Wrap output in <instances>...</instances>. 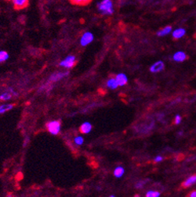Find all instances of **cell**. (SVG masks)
I'll list each match as a JSON object with an SVG mask.
<instances>
[{
	"label": "cell",
	"mask_w": 196,
	"mask_h": 197,
	"mask_svg": "<svg viewBox=\"0 0 196 197\" xmlns=\"http://www.w3.org/2000/svg\"><path fill=\"white\" fill-rule=\"evenodd\" d=\"M181 121H182V117L180 116V115H176V116H175V119H174V123L176 125H179V124L181 123Z\"/></svg>",
	"instance_id": "22"
},
{
	"label": "cell",
	"mask_w": 196,
	"mask_h": 197,
	"mask_svg": "<svg viewBox=\"0 0 196 197\" xmlns=\"http://www.w3.org/2000/svg\"><path fill=\"white\" fill-rule=\"evenodd\" d=\"M9 58V54L6 51H0V62L6 61Z\"/></svg>",
	"instance_id": "20"
},
{
	"label": "cell",
	"mask_w": 196,
	"mask_h": 197,
	"mask_svg": "<svg viewBox=\"0 0 196 197\" xmlns=\"http://www.w3.org/2000/svg\"><path fill=\"white\" fill-rule=\"evenodd\" d=\"M79 130L82 134H86L90 133V131L92 130V125H91L90 123H88V122H85L83 123L82 125L79 127Z\"/></svg>",
	"instance_id": "9"
},
{
	"label": "cell",
	"mask_w": 196,
	"mask_h": 197,
	"mask_svg": "<svg viewBox=\"0 0 196 197\" xmlns=\"http://www.w3.org/2000/svg\"><path fill=\"white\" fill-rule=\"evenodd\" d=\"M14 95L12 89H8V90L4 92L3 94L0 95V101H8L11 99V97Z\"/></svg>",
	"instance_id": "12"
},
{
	"label": "cell",
	"mask_w": 196,
	"mask_h": 197,
	"mask_svg": "<svg viewBox=\"0 0 196 197\" xmlns=\"http://www.w3.org/2000/svg\"><path fill=\"white\" fill-rule=\"evenodd\" d=\"M47 130L51 134L57 135L60 131V123L59 121H51L48 123Z\"/></svg>",
	"instance_id": "2"
},
{
	"label": "cell",
	"mask_w": 196,
	"mask_h": 197,
	"mask_svg": "<svg viewBox=\"0 0 196 197\" xmlns=\"http://www.w3.org/2000/svg\"><path fill=\"white\" fill-rule=\"evenodd\" d=\"M97 8L104 15H111L114 13L113 2L111 0H102L97 4Z\"/></svg>",
	"instance_id": "1"
},
{
	"label": "cell",
	"mask_w": 196,
	"mask_h": 197,
	"mask_svg": "<svg viewBox=\"0 0 196 197\" xmlns=\"http://www.w3.org/2000/svg\"><path fill=\"white\" fill-rule=\"evenodd\" d=\"M75 64H76V57L74 56H68L60 62V66L64 68H71L75 65Z\"/></svg>",
	"instance_id": "4"
},
{
	"label": "cell",
	"mask_w": 196,
	"mask_h": 197,
	"mask_svg": "<svg viewBox=\"0 0 196 197\" xmlns=\"http://www.w3.org/2000/svg\"><path fill=\"white\" fill-rule=\"evenodd\" d=\"M145 184V182H144V181H141V182H137L136 184V185H135V187L136 188V189H141V188L143 187L144 184Z\"/></svg>",
	"instance_id": "23"
},
{
	"label": "cell",
	"mask_w": 196,
	"mask_h": 197,
	"mask_svg": "<svg viewBox=\"0 0 196 197\" xmlns=\"http://www.w3.org/2000/svg\"><path fill=\"white\" fill-rule=\"evenodd\" d=\"M185 34H186V30L184 28H180L174 30V32H172V36L174 39H181L185 36Z\"/></svg>",
	"instance_id": "8"
},
{
	"label": "cell",
	"mask_w": 196,
	"mask_h": 197,
	"mask_svg": "<svg viewBox=\"0 0 196 197\" xmlns=\"http://www.w3.org/2000/svg\"><path fill=\"white\" fill-rule=\"evenodd\" d=\"M196 183V175H192L191 177H189L188 178H187L182 184V186L183 188H188L190 187L191 185H193L194 184Z\"/></svg>",
	"instance_id": "11"
},
{
	"label": "cell",
	"mask_w": 196,
	"mask_h": 197,
	"mask_svg": "<svg viewBox=\"0 0 196 197\" xmlns=\"http://www.w3.org/2000/svg\"><path fill=\"white\" fill-rule=\"evenodd\" d=\"M171 32H172V27L171 26H166V27L163 28L160 31H158V32H157V36H160V37H162V36H166L167 35H169Z\"/></svg>",
	"instance_id": "14"
},
{
	"label": "cell",
	"mask_w": 196,
	"mask_h": 197,
	"mask_svg": "<svg viewBox=\"0 0 196 197\" xmlns=\"http://www.w3.org/2000/svg\"><path fill=\"white\" fill-rule=\"evenodd\" d=\"M164 67H165V64H164L163 61H158L155 63H154L150 67V72L152 73H158L163 70Z\"/></svg>",
	"instance_id": "5"
},
{
	"label": "cell",
	"mask_w": 196,
	"mask_h": 197,
	"mask_svg": "<svg viewBox=\"0 0 196 197\" xmlns=\"http://www.w3.org/2000/svg\"><path fill=\"white\" fill-rule=\"evenodd\" d=\"M107 86L111 90H116L118 86V84L116 81V78H111L109 79L107 82Z\"/></svg>",
	"instance_id": "15"
},
{
	"label": "cell",
	"mask_w": 196,
	"mask_h": 197,
	"mask_svg": "<svg viewBox=\"0 0 196 197\" xmlns=\"http://www.w3.org/2000/svg\"><path fill=\"white\" fill-rule=\"evenodd\" d=\"M116 79L118 84V86H125L127 82H128V78L126 76V74L119 73L116 76Z\"/></svg>",
	"instance_id": "6"
},
{
	"label": "cell",
	"mask_w": 196,
	"mask_h": 197,
	"mask_svg": "<svg viewBox=\"0 0 196 197\" xmlns=\"http://www.w3.org/2000/svg\"><path fill=\"white\" fill-rule=\"evenodd\" d=\"M125 170L123 167H117L114 170V176L117 178H120L124 175Z\"/></svg>",
	"instance_id": "16"
},
{
	"label": "cell",
	"mask_w": 196,
	"mask_h": 197,
	"mask_svg": "<svg viewBox=\"0 0 196 197\" xmlns=\"http://www.w3.org/2000/svg\"><path fill=\"white\" fill-rule=\"evenodd\" d=\"M13 105L11 104H3L0 106V114H3L6 111H9V110H11L13 109Z\"/></svg>",
	"instance_id": "17"
},
{
	"label": "cell",
	"mask_w": 196,
	"mask_h": 197,
	"mask_svg": "<svg viewBox=\"0 0 196 197\" xmlns=\"http://www.w3.org/2000/svg\"><path fill=\"white\" fill-rule=\"evenodd\" d=\"M74 142H75L76 144H77V145H82L83 144V142H84V139H83V137L78 136L75 138Z\"/></svg>",
	"instance_id": "21"
},
{
	"label": "cell",
	"mask_w": 196,
	"mask_h": 197,
	"mask_svg": "<svg viewBox=\"0 0 196 197\" xmlns=\"http://www.w3.org/2000/svg\"><path fill=\"white\" fill-rule=\"evenodd\" d=\"M68 75V72H57V73L53 74L52 76H50V80L51 82H57V81L60 80L61 79H63L64 77H65Z\"/></svg>",
	"instance_id": "10"
},
{
	"label": "cell",
	"mask_w": 196,
	"mask_h": 197,
	"mask_svg": "<svg viewBox=\"0 0 196 197\" xmlns=\"http://www.w3.org/2000/svg\"><path fill=\"white\" fill-rule=\"evenodd\" d=\"M94 39L93 34L90 32H86L83 34L80 39V44L83 46H86L89 44H90Z\"/></svg>",
	"instance_id": "3"
},
{
	"label": "cell",
	"mask_w": 196,
	"mask_h": 197,
	"mask_svg": "<svg viewBox=\"0 0 196 197\" xmlns=\"http://www.w3.org/2000/svg\"><path fill=\"white\" fill-rule=\"evenodd\" d=\"M13 5L17 9H23L28 4V0H13Z\"/></svg>",
	"instance_id": "13"
},
{
	"label": "cell",
	"mask_w": 196,
	"mask_h": 197,
	"mask_svg": "<svg viewBox=\"0 0 196 197\" xmlns=\"http://www.w3.org/2000/svg\"><path fill=\"white\" fill-rule=\"evenodd\" d=\"M146 197H158L160 196V192L157 191H148L146 193Z\"/></svg>",
	"instance_id": "19"
},
{
	"label": "cell",
	"mask_w": 196,
	"mask_h": 197,
	"mask_svg": "<svg viewBox=\"0 0 196 197\" xmlns=\"http://www.w3.org/2000/svg\"><path fill=\"white\" fill-rule=\"evenodd\" d=\"M70 1L76 5H85L90 2V0H70Z\"/></svg>",
	"instance_id": "18"
},
{
	"label": "cell",
	"mask_w": 196,
	"mask_h": 197,
	"mask_svg": "<svg viewBox=\"0 0 196 197\" xmlns=\"http://www.w3.org/2000/svg\"><path fill=\"white\" fill-rule=\"evenodd\" d=\"M173 59L176 62H183L187 59V54L183 51H177L173 56Z\"/></svg>",
	"instance_id": "7"
},
{
	"label": "cell",
	"mask_w": 196,
	"mask_h": 197,
	"mask_svg": "<svg viewBox=\"0 0 196 197\" xmlns=\"http://www.w3.org/2000/svg\"><path fill=\"white\" fill-rule=\"evenodd\" d=\"M189 197H196V191H193L191 192L190 194L188 195Z\"/></svg>",
	"instance_id": "25"
},
{
	"label": "cell",
	"mask_w": 196,
	"mask_h": 197,
	"mask_svg": "<svg viewBox=\"0 0 196 197\" xmlns=\"http://www.w3.org/2000/svg\"><path fill=\"white\" fill-rule=\"evenodd\" d=\"M163 160V157L161 156H157L154 159V162L155 163H160Z\"/></svg>",
	"instance_id": "24"
}]
</instances>
